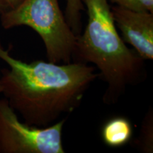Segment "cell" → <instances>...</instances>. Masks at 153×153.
<instances>
[{"label":"cell","instance_id":"9","mask_svg":"<svg viewBox=\"0 0 153 153\" xmlns=\"http://www.w3.org/2000/svg\"><path fill=\"white\" fill-rule=\"evenodd\" d=\"M113 4L134 11H144L137 0H110Z\"/></svg>","mask_w":153,"mask_h":153},{"label":"cell","instance_id":"11","mask_svg":"<svg viewBox=\"0 0 153 153\" xmlns=\"http://www.w3.org/2000/svg\"><path fill=\"white\" fill-rule=\"evenodd\" d=\"M144 11L153 14V0H137Z\"/></svg>","mask_w":153,"mask_h":153},{"label":"cell","instance_id":"4","mask_svg":"<svg viewBox=\"0 0 153 153\" xmlns=\"http://www.w3.org/2000/svg\"><path fill=\"white\" fill-rule=\"evenodd\" d=\"M65 118L45 128L28 125L5 98L0 99V153H65Z\"/></svg>","mask_w":153,"mask_h":153},{"label":"cell","instance_id":"3","mask_svg":"<svg viewBox=\"0 0 153 153\" xmlns=\"http://www.w3.org/2000/svg\"><path fill=\"white\" fill-rule=\"evenodd\" d=\"M0 16L5 29L26 26L36 31L44 43L49 62H72L76 36L67 22L59 0H24Z\"/></svg>","mask_w":153,"mask_h":153},{"label":"cell","instance_id":"6","mask_svg":"<svg viewBox=\"0 0 153 153\" xmlns=\"http://www.w3.org/2000/svg\"><path fill=\"white\" fill-rule=\"evenodd\" d=\"M133 130L131 121L122 116L108 120L101 131L104 143L111 148H118L129 143L132 138Z\"/></svg>","mask_w":153,"mask_h":153},{"label":"cell","instance_id":"10","mask_svg":"<svg viewBox=\"0 0 153 153\" xmlns=\"http://www.w3.org/2000/svg\"><path fill=\"white\" fill-rule=\"evenodd\" d=\"M24 0H0V15L14 10Z\"/></svg>","mask_w":153,"mask_h":153},{"label":"cell","instance_id":"12","mask_svg":"<svg viewBox=\"0 0 153 153\" xmlns=\"http://www.w3.org/2000/svg\"><path fill=\"white\" fill-rule=\"evenodd\" d=\"M2 93V87H1V83H0V94Z\"/></svg>","mask_w":153,"mask_h":153},{"label":"cell","instance_id":"8","mask_svg":"<svg viewBox=\"0 0 153 153\" xmlns=\"http://www.w3.org/2000/svg\"><path fill=\"white\" fill-rule=\"evenodd\" d=\"M85 8L82 0H66L65 17L76 36L81 33V12Z\"/></svg>","mask_w":153,"mask_h":153},{"label":"cell","instance_id":"7","mask_svg":"<svg viewBox=\"0 0 153 153\" xmlns=\"http://www.w3.org/2000/svg\"><path fill=\"white\" fill-rule=\"evenodd\" d=\"M135 145L142 152H153V111L150 108L145 114Z\"/></svg>","mask_w":153,"mask_h":153},{"label":"cell","instance_id":"5","mask_svg":"<svg viewBox=\"0 0 153 153\" xmlns=\"http://www.w3.org/2000/svg\"><path fill=\"white\" fill-rule=\"evenodd\" d=\"M113 18L123 41L145 60L153 59V14L116 5L111 7Z\"/></svg>","mask_w":153,"mask_h":153},{"label":"cell","instance_id":"2","mask_svg":"<svg viewBox=\"0 0 153 153\" xmlns=\"http://www.w3.org/2000/svg\"><path fill=\"white\" fill-rule=\"evenodd\" d=\"M87 12L83 33L76 36L72 62L92 64L106 84L103 101L114 104L126 89L147 76L145 60L128 48L118 33L107 0H82Z\"/></svg>","mask_w":153,"mask_h":153},{"label":"cell","instance_id":"1","mask_svg":"<svg viewBox=\"0 0 153 153\" xmlns=\"http://www.w3.org/2000/svg\"><path fill=\"white\" fill-rule=\"evenodd\" d=\"M0 60L9 66L1 72V94L24 123L39 128L73 112L99 76L95 67L85 63L23 62L11 56L1 41Z\"/></svg>","mask_w":153,"mask_h":153}]
</instances>
